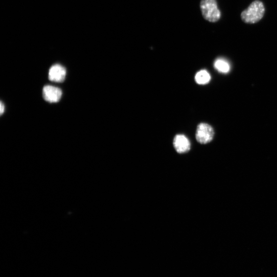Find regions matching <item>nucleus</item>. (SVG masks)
I'll list each match as a JSON object with an SVG mask.
<instances>
[{
	"label": "nucleus",
	"mask_w": 277,
	"mask_h": 277,
	"mask_svg": "<svg viewBox=\"0 0 277 277\" xmlns=\"http://www.w3.org/2000/svg\"><path fill=\"white\" fill-rule=\"evenodd\" d=\"M5 106L2 102H1V105H0V114L2 116L4 112Z\"/></svg>",
	"instance_id": "1a4fd4ad"
},
{
	"label": "nucleus",
	"mask_w": 277,
	"mask_h": 277,
	"mask_svg": "<svg viewBox=\"0 0 277 277\" xmlns=\"http://www.w3.org/2000/svg\"><path fill=\"white\" fill-rule=\"evenodd\" d=\"M62 92L58 88L46 86L43 89L44 99L49 103L58 102L61 98Z\"/></svg>",
	"instance_id": "20e7f679"
},
{
	"label": "nucleus",
	"mask_w": 277,
	"mask_h": 277,
	"mask_svg": "<svg viewBox=\"0 0 277 277\" xmlns=\"http://www.w3.org/2000/svg\"><path fill=\"white\" fill-rule=\"evenodd\" d=\"M200 8L204 18L210 22H216L221 17L216 0H201Z\"/></svg>",
	"instance_id": "f03ea898"
},
{
	"label": "nucleus",
	"mask_w": 277,
	"mask_h": 277,
	"mask_svg": "<svg viewBox=\"0 0 277 277\" xmlns=\"http://www.w3.org/2000/svg\"><path fill=\"white\" fill-rule=\"evenodd\" d=\"M211 77L209 72L206 70L198 72L195 77V81L199 85H205L209 83Z\"/></svg>",
	"instance_id": "6e6552de"
},
{
	"label": "nucleus",
	"mask_w": 277,
	"mask_h": 277,
	"mask_svg": "<svg viewBox=\"0 0 277 277\" xmlns=\"http://www.w3.org/2000/svg\"><path fill=\"white\" fill-rule=\"evenodd\" d=\"M66 75V70L64 67L60 64L52 65L49 69V80L52 82H62Z\"/></svg>",
	"instance_id": "423d86ee"
},
{
	"label": "nucleus",
	"mask_w": 277,
	"mask_h": 277,
	"mask_svg": "<svg viewBox=\"0 0 277 277\" xmlns=\"http://www.w3.org/2000/svg\"><path fill=\"white\" fill-rule=\"evenodd\" d=\"M214 131L210 125L202 123L197 127L196 138L200 144H205L211 142L214 137Z\"/></svg>",
	"instance_id": "7ed1b4c3"
},
{
	"label": "nucleus",
	"mask_w": 277,
	"mask_h": 277,
	"mask_svg": "<svg viewBox=\"0 0 277 277\" xmlns=\"http://www.w3.org/2000/svg\"><path fill=\"white\" fill-rule=\"evenodd\" d=\"M174 147L179 154H185L190 149L191 145L188 138L184 135H177L173 141Z\"/></svg>",
	"instance_id": "39448f33"
},
{
	"label": "nucleus",
	"mask_w": 277,
	"mask_h": 277,
	"mask_svg": "<svg viewBox=\"0 0 277 277\" xmlns=\"http://www.w3.org/2000/svg\"><path fill=\"white\" fill-rule=\"evenodd\" d=\"M214 67L218 72L223 74L229 73L231 69L230 63L223 58L217 59L214 63Z\"/></svg>",
	"instance_id": "0eeeda50"
},
{
	"label": "nucleus",
	"mask_w": 277,
	"mask_h": 277,
	"mask_svg": "<svg viewBox=\"0 0 277 277\" xmlns=\"http://www.w3.org/2000/svg\"><path fill=\"white\" fill-rule=\"evenodd\" d=\"M265 7L263 3L260 1H255L244 10L241 15L242 21L248 24H254L264 16Z\"/></svg>",
	"instance_id": "f257e3e1"
}]
</instances>
